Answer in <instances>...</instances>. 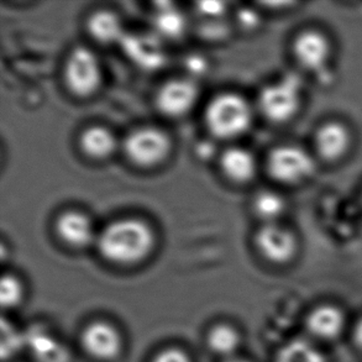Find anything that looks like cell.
<instances>
[{
	"mask_svg": "<svg viewBox=\"0 0 362 362\" xmlns=\"http://www.w3.org/2000/svg\"><path fill=\"white\" fill-rule=\"evenodd\" d=\"M153 244L150 228L142 221L122 219L104 229L99 249L105 259L117 264H134L144 259Z\"/></svg>",
	"mask_w": 362,
	"mask_h": 362,
	"instance_id": "1",
	"label": "cell"
},
{
	"mask_svg": "<svg viewBox=\"0 0 362 362\" xmlns=\"http://www.w3.org/2000/svg\"><path fill=\"white\" fill-rule=\"evenodd\" d=\"M256 244L259 252L274 264H288L298 252V239L293 231L276 223H267L259 229Z\"/></svg>",
	"mask_w": 362,
	"mask_h": 362,
	"instance_id": "8",
	"label": "cell"
},
{
	"mask_svg": "<svg viewBox=\"0 0 362 362\" xmlns=\"http://www.w3.org/2000/svg\"><path fill=\"white\" fill-rule=\"evenodd\" d=\"M152 362H192L189 356L178 349H167L158 354Z\"/></svg>",
	"mask_w": 362,
	"mask_h": 362,
	"instance_id": "24",
	"label": "cell"
},
{
	"mask_svg": "<svg viewBox=\"0 0 362 362\" xmlns=\"http://www.w3.org/2000/svg\"><path fill=\"white\" fill-rule=\"evenodd\" d=\"M259 102L261 112L269 122H289L298 114L302 105V83L296 76H286L264 88Z\"/></svg>",
	"mask_w": 362,
	"mask_h": 362,
	"instance_id": "4",
	"label": "cell"
},
{
	"mask_svg": "<svg viewBox=\"0 0 362 362\" xmlns=\"http://www.w3.org/2000/svg\"><path fill=\"white\" fill-rule=\"evenodd\" d=\"M189 69L193 72H201L204 69V61L202 59H198V57H194V59H189Z\"/></svg>",
	"mask_w": 362,
	"mask_h": 362,
	"instance_id": "26",
	"label": "cell"
},
{
	"mask_svg": "<svg viewBox=\"0 0 362 362\" xmlns=\"http://www.w3.org/2000/svg\"><path fill=\"white\" fill-rule=\"evenodd\" d=\"M267 170L274 181L294 186L312 178L317 171V163L302 147L284 145L269 152Z\"/></svg>",
	"mask_w": 362,
	"mask_h": 362,
	"instance_id": "3",
	"label": "cell"
},
{
	"mask_svg": "<svg viewBox=\"0 0 362 362\" xmlns=\"http://www.w3.org/2000/svg\"><path fill=\"white\" fill-rule=\"evenodd\" d=\"M170 141L166 135L153 127L139 129L125 139L127 157L141 166H152L166 156Z\"/></svg>",
	"mask_w": 362,
	"mask_h": 362,
	"instance_id": "6",
	"label": "cell"
},
{
	"mask_svg": "<svg viewBox=\"0 0 362 362\" xmlns=\"http://www.w3.org/2000/svg\"><path fill=\"white\" fill-rule=\"evenodd\" d=\"M82 345L92 358L109 361L118 358L122 351V337L113 325L97 322L84 329Z\"/></svg>",
	"mask_w": 362,
	"mask_h": 362,
	"instance_id": "10",
	"label": "cell"
},
{
	"mask_svg": "<svg viewBox=\"0 0 362 362\" xmlns=\"http://www.w3.org/2000/svg\"><path fill=\"white\" fill-rule=\"evenodd\" d=\"M354 339H355V343H356L358 348L362 349V319L358 322V325L355 327Z\"/></svg>",
	"mask_w": 362,
	"mask_h": 362,
	"instance_id": "27",
	"label": "cell"
},
{
	"mask_svg": "<svg viewBox=\"0 0 362 362\" xmlns=\"http://www.w3.org/2000/svg\"><path fill=\"white\" fill-rule=\"evenodd\" d=\"M206 125L216 136H238L249 129L252 112L244 98L236 94H221L213 99L206 112Z\"/></svg>",
	"mask_w": 362,
	"mask_h": 362,
	"instance_id": "2",
	"label": "cell"
},
{
	"mask_svg": "<svg viewBox=\"0 0 362 362\" xmlns=\"http://www.w3.org/2000/svg\"><path fill=\"white\" fill-rule=\"evenodd\" d=\"M57 231L67 244L77 247L88 245L94 238L92 221L77 211H69L61 216L57 221Z\"/></svg>",
	"mask_w": 362,
	"mask_h": 362,
	"instance_id": "14",
	"label": "cell"
},
{
	"mask_svg": "<svg viewBox=\"0 0 362 362\" xmlns=\"http://www.w3.org/2000/svg\"><path fill=\"white\" fill-rule=\"evenodd\" d=\"M221 166L226 176L238 182L250 181L256 172V161L252 153L240 147L226 150L221 156Z\"/></svg>",
	"mask_w": 362,
	"mask_h": 362,
	"instance_id": "15",
	"label": "cell"
},
{
	"mask_svg": "<svg viewBox=\"0 0 362 362\" xmlns=\"http://www.w3.org/2000/svg\"><path fill=\"white\" fill-rule=\"evenodd\" d=\"M89 31L102 42L122 41L125 36L122 33L120 20L117 18V15L109 11L95 13L89 20Z\"/></svg>",
	"mask_w": 362,
	"mask_h": 362,
	"instance_id": "16",
	"label": "cell"
},
{
	"mask_svg": "<svg viewBox=\"0 0 362 362\" xmlns=\"http://www.w3.org/2000/svg\"><path fill=\"white\" fill-rule=\"evenodd\" d=\"M23 298V287L14 276L5 274L0 284V302L3 308H13Z\"/></svg>",
	"mask_w": 362,
	"mask_h": 362,
	"instance_id": "23",
	"label": "cell"
},
{
	"mask_svg": "<svg viewBox=\"0 0 362 362\" xmlns=\"http://www.w3.org/2000/svg\"><path fill=\"white\" fill-rule=\"evenodd\" d=\"M122 44L127 56L142 69H157L165 61L160 45L148 36H124Z\"/></svg>",
	"mask_w": 362,
	"mask_h": 362,
	"instance_id": "12",
	"label": "cell"
},
{
	"mask_svg": "<svg viewBox=\"0 0 362 362\" xmlns=\"http://www.w3.org/2000/svg\"><path fill=\"white\" fill-rule=\"evenodd\" d=\"M276 362H325V358L310 344L296 340L279 350Z\"/></svg>",
	"mask_w": 362,
	"mask_h": 362,
	"instance_id": "20",
	"label": "cell"
},
{
	"mask_svg": "<svg viewBox=\"0 0 362 362\" xmlns=\"http://www.w3.org/2000/svg\"><path fill=\"white\" fill-rule=\"evenodd\" d=\"M160 14L155 19V24L160 33L170 37H176L185 30V18L176 10L160 9Z\"/></svg>",
	"mask_w": 362,
	"mask_h": 362,
	"instance_id": "22",
	"label": "cell"
},
{
	"mask_svg": "<svg viewBox=\"0 0 362 362\" xmlns=\"http://www.w3.org/2000/svg\"><path fill=\"white\" fill-rule=\"evenodd\" d=\"M361 201H362V197H361Z\"/></svg>",
	"mask_w": 362,
	"mask_h": 362,
	"instance_id": "29",
	"label": "cell"
},
{
	"mask_svg": "<svg viewBox=\"0 0 362 362\" xmlns=\"http://www.w3.org/2000/svg\"><path fill=\"white\" fill-rule=\"evenodd\" d=\"M345 317L340 309L334 305H320L309 314L307 328L315 338L330 340L338 338L343 332Z\"/></svg>",
	"mask_w": 362,
	"mask_h": 362,
	"instance_id": "13",
	"label": "cell"
},
{
	"mask_svg": "<svg viewBox=\"0 0 362 362\" xmlns=\"http://www.w3.org/2000/svg\"><path fill=\"white\" fill-rule=\"evenodd\" d=\"M198 89L189 81H172L166 83L157 95V107L170 117L187 113L196 103Z\"/></svg>",
	"mask_w": 362,
	"mask_h": 362,
	"instance_id": "11",
	"label": "cell"
},
{
	"mask_svg": "<svg viewBox=\"0 0 362 362\" xmlns=\"http://www.w3.org/2000/svg\"><path fill=\"white\" fill-rule=\"evenodd\" d=\"M240 337L235 329L231 328L230 325L221 324L211 329L208 335V345L211 351L229 356L231 354L235 353L236 349L239 348Z\"/></svg>",
	"mask_w": 362,
	"mask_h": 362,
	"instance_id": "18",
	"label": "cell"
},
{
	"mask_svg": "<svg viewBox=\"0 0 362 362\" xmlns=\"http://www.w3.org/2000/svg\"><path fill=\"white\" fill-rule=\"evenodd\" d=\"M228 362H249V361H245V360H230V361Z\"/></svg>",
	"mask_w": 362,
	"mask_h": 362,
	"instance_id": "28",
	"label": "cell"
},
{
	"mask_svg": "<svg viewBox=\"0 0 362 362\" xmlns=\"http://www.w3.org/2000/svg\"><path fill=\"white\" fill-rule=\"evenodd\" d=\"M31 349L37 362H69L66 349L44 334L31 337Z\"/></svg>",
	"mask_w": 362,
	"mask_h": 362,
	"instance_id": "19",
	"label": "cell"
},
{
	"mask_svg": "<svg viewBox=\"0 0 362 362\" xmlns=\"http://www.w3.org/2000/svg\"><path fill=\"white\" fill-rule=\"evenodd\" d=\"M254 208L259 218L269 221V224H271L276 218H279L284 214V211H286V201L284 197L276 192H261L255 198Z\"/></svg>",
	"mask_w": 362,
	"mask_h": 362,
	"instance_id": "21",
	"label": "cell"
},
{
	"mask_svg": "<svg viewBox=\"0 0 362 362\" xmlns=\"http://www.w3.org/2000/svg\"><path fill=\"white\" fill-rule=\"evenodd\" d=\"M84 151L93 157L108 156L115 150V137L105 127H94L86 130L81 139Z\"/></svg>",
	"mask_w": 362,
	"mask_h": 362,
	"instance_id": "17",
	"label": "cell"
},
{
	"mask_svg": "<svg viewBox=\"0 0 362 362\" xmlns=\"http://www.w3.org/2000/svg\"><path fill=\"white\" fill-rule=\"evenodd\" d=\"M66 79L74 93H93L100 83V69L92 51L84 47L74 49L67 61Z\"/></svg>",
	"mask_w": 362,
	"mask_h": 362,
	"instance_id": "9",
	"label": "cell"
},
{
	"mask_svg": "<svg viewBox=\"0 0 362 362\" xmlns=\"http://www.w3.org/2000/svg\"><path fill=\"white\" fill-rule=\"evenodd\" d=\"M313 141L319 158L335 163L341 161L351 150L353 132L343 122L329 120L317 129Z\"/></svg>",
	"mask_w": 362,
	"mask_h": 362,
	"instance_id": "7",
	"label": "cell"
},
{
	"mask_svg": "<svg viewBox=\"0 0 362 362\" xmlns=\"http://www.w3.org/2000/svg\"><path fill=\"white\" fill-rule=\"evenodd\" d=\"M199 11L203 14L216 16L221 15L224 11V4L223 3H216V1H208V3H199L198 4Z\"/></svg>",
	"mask_w": 362,
	"mask_h": 362,
	"instance_id": "25",
	"label": "cell"
},
{
	"mask_svg": "<svg viewBox=\"0 0 362 362\" xmlns=\"http://www.w3.org/2000/svg\"><path fill=\"white\" fill-rule=\"evenodd\" d=\"M292 49L297 64L307 72L315 74L328 69L333 54L332 41L318 29L300 31L294 39Z\"/></svg>",
	"mask_w": 362,
	"mask_h": 362,
	"instance_id": "5",
	"label": "cell"
}]
</instances>
